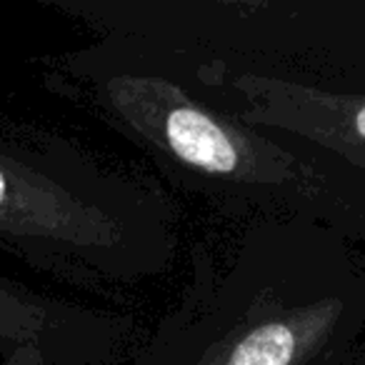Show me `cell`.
<instances>
[{
	"label": "cell",
	"mask_w": 365,
	"mask_h": 365,
	"mask_svg": "<svg viewBox=\"0 0 365 365\" xmlns=\"http://www.w3.org/2000/svg\"><path fill=\"white\" fill-rule=\"evenodd\" d=\"M115 238L113 218L78 190L63 160L0 125V250L56 263Z\"/></svg>",
	"instance_id": "1"
},
{
	"label": "cell",
	"mask_w": 365,
	"mask_h": 365,
	"mask_svg": "<svg viewBox=\"0 0 365 365\" xmlns=\"http://www.w3.org/2000/svg\"><path fill=\"white\" fill-rule=\"evenodd\" d=\"M71 325L58 303L0 275V365H48Z\"/></svg>",
	"instance_id": "2"
},
{
	"label": "cell",
	"mask_w": 365,
	"mask_h": 365,
	"mask_svg": "<svg viewBox=\"0 0 365 365\" xmlns=\"http://www.w3.org/2000/svg\"><path fill=\"white\" fill-rule=\"evenodd\" d=\"M165 138L180 160L208 173H233L238 168V150L228 133L210 115L193 106H180L165 118Z\"/></svg>",
	"instance_id": "3"
},
{
	"label": "cell",
	"mask_w": 365,
	"mask_h": 365,
	"mask_svg": "<svg viewBox=\"0 0 365 365\" xmlns=\"http://www.w3.org/2000/svg\"><path fill=\"white\" fill-rule=\"evenodd\" d=\"M298 353L295 325L275 320L250 330L223 365H290Z\"/></svg>",
	"instance_id": "4"
},
{
	"label": "cell",
	"mask_w": 365,
	"mask_h": 365,
	"mask_svg": "<svg viewBox=\"0 0 365 365\" xmlns=\"http://www.w3.org/2000/svg\"><path fill=\"white\" fill-rule=\"evenodd\" d=\"M355 128H358V133L365 138V106L360 108V113L355 115Z\"/></svg>",
	"instance_id": "5"
}]
</instances>
